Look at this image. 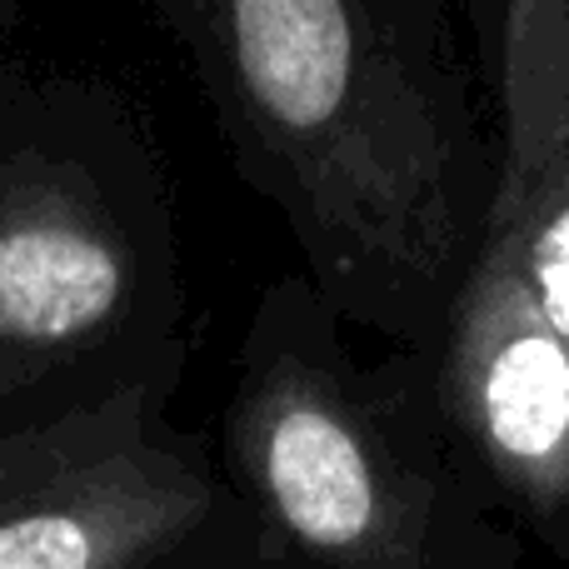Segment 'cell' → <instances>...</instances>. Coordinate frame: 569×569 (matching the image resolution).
<instances>
[{"label": "cell", "instance_id": "8992f818", "mask_svg": "<svg viewBox=\"0 0 569 569\" xmlns=\"http://www.w3.org/2000/svg\"><path fill=\"white\" fill-rule=\"evenodd\" d=\"M490 240L569 340V0H505V176Z\"/></svg>", "mask_w": 569, "mask_h": 569}, {"label": "cell", "instance_id": "277c9868", "mask_svg": "<svg viewBox=\"0 0 569 569\" xmlns=\"http://www.w3.org/2000/svg\"><path fill=\"white\" fill-rule=\"evenodd\" d=\"M230 455L290 545L345 569H415L425 490L405 480L350 395L290 345H260L230 405Z\"/></svg>", "mask_w": 569, "mask_h": 569}, {"label": "cell", "instance_id": "5b68a950", "mask_svg": "<svg viewBox=\"0 0 569 569\" xmlns=\"http://www.w3.org/2000/svg\"><path fill=\"white\" fill-rule=\"evenodd\" d=\"M445 400L510 490L569 500V340L495 240L455 305Z\"/></svg>", "mask_w": 569, "mask_h": 569}, {"label": "cell", "instance_id": "3957f363", "mask_svg": "<svg viewBox=\"0 0 569 569\" xmlns=\"http://www.w3.org/2000/svg\"><path fill=\"white\" fill-rule=\"evenodd\" d=\"M166 375L0 405V569H190L226 520Z\"/></svg>", "mask_w": 569, "mask_h": 569}, {"label": "cell", "instance_id": "7a4b0ae2", "mask_svg": "<svg viewBox=\"0 0 569 569\" xmlns=\"http://www.w3.org/2000/svg\"><path fill=\"white\" fill-rule=\"evenodd\" d=\"M250 176L335 260L430 270L450 240L440 120L355 0H150Z\"/></svg>", "mask_w": 569, "mask_h": 569}, {"label": "cell", "instance_id": "6da1fadb", "mask_svg": "<svg viewBox=\"0 0 569 569\" xmlns=\"http://www.w3.org/2000/svg\"><path fill=\"white\" fill-rule=\"evenodd\" d=\"M156 156L100 76L0 56V405L176 365Z\"/></svg>", "mask_w": 569, "mask_h": 569}, {"label": "cell", "instance_id": "52a82bcc", "mask_svg": "<svg viewBox=\"0 0 569 569\" xmlns=\"http://www.w3.org/2000/svg\"><path fill=\"white\" fill-rule=\"evenodd\" d=\"M16 20H20V0H0V40L16 30Z\"/></svg>", "mask_w": 569, "mask_h": 569}]
</instances>
